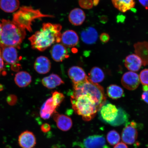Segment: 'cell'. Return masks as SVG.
Instances as JSON below:
<instances>
[{
    "label": "cell",
    "instance_id": "cell-1",
    "mask_svg": "<svg viewBox=\"0 0 148 148\" xmlns=\"http://www.w3.org/2000/svg\"><path fill=\"white\" fill-rule=\"evenodd\" d=\"M62 29L60 24L43 23L41 29L29 38L32 49L44 51L53 44L59 43L61 42Z\"/></svg>",
    "mask_w": 148,
    "mask_h": 148
},
{
    "label": "cell",
    "instance_id": "cell-2",
    "mask_svg": "<svg viewBox=\"0 0 148 148\" xmlns=\"http://www.w3.org/2000/svg\"><path fill=\"white\" fill-rule=\"evenodd\" d=\"M71 100L75 112L82 116L85 121L92 120L100 108L97 101L89 94L73 92Z\"/></svg>",
    "mask_w": 148,
    "mask_h": 148
},
{
    "label": "cell",
    "instance_id": "cell-3",
    "mask_svg": "<svg viewBox=\"0 0 148 148\" xmlns=\"http://www.w3.org/2000/svg\"><path fill=\"white\" fill-rule=\"evenodd\" d=\"M1 22L0 48L12 46L20 49L21 44L26 35L25 29L10 20L3 19Z\"/></svg>",
    "mask_w": 148,
    "mask_h": 148
},
{
    "label": "cell",
    "instance_id": "cell-4",
    "mask_svg": "<svg viewBox=\"0 0 148 148\" xmlns=\"http://www.w3.org/2000/svg\"><path fill=\"white\" fill-rule=\"evenodd\" d=\"M50 15L44 14L38 9L31 6H23L14 14L12 21L22 28L32 31V23L37 19L44 17H53Z\"/></svg>",
    "mask_w": 148,
    "mask_h": 148
},
{
    "label": "cell",
    "instance_id": "cell-5",
    "mask_svg": "<svg viewBox=\"0 0 148 148\" xmlns=\"http://www.w3.org/2000/svg\"><path fill=\"white\" fill-rule=\"evenodd\" d=\"M73 92L90 94L97 101L100 108L106 102L103 88L97 83L92 82L88 78L82 82L73 84Z\"/></svg>",
    "mask_w": 148,
    "mask_h": 148
},
{
    "label": "cell",
    "instance_id": "cell-6",
    "mask_svg": "<svg viewBox=\"0 0 148 148\" xmlns=\"http://www.w3.org/2000/svg\"><path fill=\"white\" fill-rule=\"evenodd\" d=\"M118 108L115 105L106 102L98 112L99 118L105 123L110 124L116 119L118 114Z\"/></svg>",
    "mask_w": 148,
    "mask_h": 148
},
{
    "label": "cell",
    "instance_id": "cell-7",
    "mask_svg": "<svg viewBox=\"0 0 148 148\" xmlns=\"http://www.w3.org/2000/svg\"><path fill=\"white\" fill-rule=\"evenodd\" d=\"M137 128V123L134 121L127 123L126 125L122 131V140L125 144L132 145L137 138L138 132Z\"/></svg>",
    "mask_w": 148,
    "mask_h": 148
},
{
    "label": "cell",
    "instance_id": "cell-8",
    "mask_svg": "<svg viewBox=\"0 0 148 148\" xmlns=\"http://www.w3.org/2000/svg\"><path fill=\"white\" fill-rule=\"evenodd\" d=\"M81 148H110L104 136L101 135L90 136L79 143Z\"/></svg>",
    "mask_w": 148,
    "mask_h": 148
},
{
    "label": "cell",
    "instance_id": "cell-9",
    "mask_svg": "<svg viewBox=\"0 0 148 148\" xmlns=\"http://www.w3.org/2000/svg\"><path fill=\"white\" fill-rule=\"evenodd\" d=\"M121 82L123 86L127 89L134 90L137 88L139 85V77L134 72H127L124 74Z\"/></svg>",
    "mask_w": 148,
    "mask_h": 148
},
{
    "label": "cell",
    "instance_id": "cell-10",
    "mask_svg": "<svg viewBox=\"0 0 148 148\" xmlns=\"http://www.w3.org/2000/svg\"><path fill=\"white\" fill-rule=\"evenodd\" d=\"M68 73L73 84L82 82L88 78L84 70L79 66H72L68 70Z\"/></svg>",
    "mask_w": 148,
    "mask_h": 148
},
{
    "label": "cell",
    "instance_id": "cell-11",
    "mask_svg": "<svg viewBox=\"0 0 148 148\" xmlns=\"http://www.w3.org/2000/svg\"><path fill=\"white\" fill-rule=\"evenodd\" d=\"M18 143L22 148H33L36 144V140L33 133L28 131L22 132L18 136Z\"/></svg>",
    "mask_w": 148,
    "mask_h": 148
},
{
    "label": "cell",
    "instance_id": "cell-12",
    "mask_svg": "<svg viewBox=\"0 0 148 148\" xmlns=\"http://www.w3.org/2000/svg\"><path fill=\"white\" fill-rule=\"evenodd\" d=\"M51 53L52 58L56 62H62L69 57L67 49L62 44H55L51 48Z\"/></svg>",
    "mask_w": 148,
    "mask_h": 148
},
{
    "label": "cell",
    "instance_id": "cell-13",
    "mask_svg": "<svg viewBox=\"0 0 148 148\" xmlns=\"http://www.w3.org/2000/svg\"><path fill=\"white\" fill-rule=\"evenodd\" d=\"M79 41L78 35L73 30L66 31L61 35V42L66 47H74L77 45Z\"/></svg>",
    "mask_w": 148,
    "mask_h": 148
},
{
    "label": "cell",
    "instance_id": "cell-14",
    "mask_svg": "<svg viewBox=\"0 0 148 148\" xmlns=\"http://www.w3.org/2000/svg\"><path fill=\"white\" fill-rule=\"evenodd\" d=\"M1 52L3 61L6 63L14 64L18 60V55L16 48L12 46H7L1 48Z\"/></svg>",
    "mask_w": 148,
    "mask_h": 148
},
{
    "label": "cell",
    "instance_id": "cell-15",
    "mask_svg": "<svg viewBox=\"0 0 148 148\" xmlns=\"http://www.w3.org/2000/svg\"><path fill=\"white\" fill-rule=\"evenodd\" d=\"M53 119L56 122L57 127L62 131L69 130L73 126V121L71 118L64 114L57 113L56 112L53 114Z\"/></svg>",
    "mask_w": 148,
    "mask_h": 148
},
{
    "label": "cell",
    "instance_id": "cell-16",
    "mask_svg": "<svg viewBox=\"0 0 148 148\" xmlns=\"http://www.w3.org/2000/svg\"><path fill=\"white\" fill-rule=\"evenodd\" d=\"M34 66L37 73L40 74H45L50 70L51 62L47 57L40 56L36 59Z\"/></svg>",
    "mask_w": 148,
    "mask_h": 148
},
{
    "label": "cell",
    "instance_id": "cell-17",
    "mask_svg": "<svg viewBox=\"0 0 148 148\" xmlns=\"http://www.w3.org/2000/svg\"><path fill=\"white\" fill-rule=\"evenodd\" d=\"M134 47L136 54L141 59L143 65H148V42H138Z\"/></svg>",
    "mask_w": 148,
    "mask_h": 148
},
{
    "label": "cell",
    "instance_id": "cell-18",
    "mask_svg": "<svg viewBox=\"0 0 148 148\" xmlns=\"http://www.w3.org/2000/svg\"><path fill=\"white\" fill-rule=\"evenodd\" d=\"M125 66L131 71H138L142 64L141 59L136 54L130 55L126 57L125 61Z\"/></svg>",
    "mask_w": 148,
    "mask_h": 148
},
{
    "label": "cell",
    "instance_id": "cell-19",
    "mask_svg": "<svg viewBox=\"0 0 148 148\" xmlns=\"http://www.w3.org/2000/svg\"><path fill=\"white\" fill-rule=\"evenodd\" d=\"M86 14L82 9L76 8L72 10L69 15V20L72 25L75 26L82 25L86 19Z\"/></svg>",
    "mask_w": 148,
    "mask_h": 148
},
{
    "label": "cell",
    "instance_id": "cell-20",
    "mask_svg": "<svg viewBox=\"0 0 148 148\" xmlns=\"http://www.w3.org/2000/svg\"><path fill=\"white\" fill-rule=\"evenodd\" d=\"M42 83L46 88L53 89L64 83V81L58 75L55 74L51 75L42 79Z\"/></svg>",
    "mask_w": 148,
    "mask_h": 148
},
{
    "label": "cell",
    "instance_id": "cell-21",
    "mask_svg": "<svg viewBox=\"0 0 148 148\" xmlns=\"http://www.w3.org/2000/svg\"><path fill=\"white\" fill-rule=\"evenodd\" d=\"M81 36L82 41L85 43L91 44L97 41L98 33L94 28L89 27L81 32Z\"/></svg>",
    "mask_w": 148,
    "mask_h": 148
},
{
    "label": "cell",
    "instance_id": "cell-22",
    "mask_svg": "<svg viewBox=\"0 0 148 148\" xmlns=\"http://www.w3.org/2000/svg\"><path fill=\"white\" fill-rule=\"evenodd\" d=\"M111 1L116 8L123 13L134 8L136 5L135 0H111Z\"/></svg>",
    "mask_w": 148,
    "mask_h": 148
},
{
    "label": "cell",
    "instance_id": "cell-23",
    "mask_svg": "<svg viewBox=\"0 0 148 148\" xmlns=\"http://www.w3.org/2000/svg\"><path fill=\"white\" fill-rule=\"evenodd\" d=\"M56 109L53 104L52 98H50L42 105L40 110V116L42 119H49L52 114L56 112Z\"/></svg>",
    "mask_w": 148,
    "mask_h": 148
},
{
    "label": "cell",
    "instance_id": "cell-24",
    "mask_svg": "<svg viewBox=\"0 0 148 148\" xmlns=\"http://www.w3.org/2000/svg\"><path fill=\"white\" fill-rule=\"evenodd\" d=\"M31 75L27 72L21 71L16 73L14 77V81L20 88H24L28 86L32 82Z\"/></svg>",
    "mask_w": 148,
    "mask_h": 148
},
{
    "label": "cell",
    "instance_id": "cell-25",
    "mask_svg": "<svg viewBox=\"0 0 148 148\" xmlns=\"http://www.w3.org/2000/svg\"><path fill=\"white\" fill-rule=\"evenodd\" d=\"M19 5L18 0H0V8L7 12H12L18 10Z\"/></svg>",
    "mask_w": 148,
    "mask_h": 148
},
{
    "label": "cell",
    "instance_id": "cell-26",
    "mask_svg": "<svg viewBox=\"0 0 148 148\" xmlns=\"http://www.w3.org/2000/svg\"><path fill=\"white\" fill-rule=\"evenodd\" d=\"M89 79L92 82L97 83L102 82L104 79L105 75L103 70L99 67L92 68L88 74Z\"/></svg>",
    "mask_w": 148,
    "mask_h": 148
},
{
    "label": "cell",
    "instance_id": "cell-27",
    "mask_svg": "<svg viewBox=\"0 0 148 148\" xmlns=\"http://www.w3.org/2000/svg\"><path fill=\"white\" fill-rule=\"evenodd\" d=\"M118 114L115 120L110 124L112 126H119L123 123H126L128 121L129 116L125 111L121 108H118Z\"/></svg>",
    "mask_w": 148,
    "mask_h": 148
},
{
    "label": "cell",
    "instance_id": "cell-28",
    "mask_svg": "<svg viewBox=\"0 0 148 148\" xmlns=\"http://www.w3.org/2000/svg\"><path fill=\"white\" fill-rule=\"evenodd\" d=\"M107 94L108 97L113 99H117L123 97V90L116 85H111L107 88Z\"/></svg>",
    "mask_w": 148,
    "mask_h": 148
},
{
    "label": "cell",
    "instance_id": "cell-29",
    "mask_svg": "<svg viewBox=\"0 0 148 148\" xmlns=\"http://www.w3.org/2000/svg\"><path fill=\"white\" fill-rule=\"evenodd\" d=\"M107 140L110 145H114L119 143L120 136L117 131L112 130L110 131L107 134Z\"/></svg>",
    "mask_w": 148,
    "mask_h": 148
},
{
    "label": "cell",
    "instance_id": "cell-30",
    "mask_svg": "<svg viewBox=\"0 0 148 148\" xmlns=\"http://www.w3.org/2000/svg\"><path fill=\"white\" fill-rule=\"evenodd\" d=\"M52 99L53 104L56 108L60 106L61 103L64 99L63 94L58 91H55L53 92Z\"/></svg>",
    "mask_w": 148,
    "mask_h": 148
},
{
    "label": "cell",
    "instance_id": "cell-31",
    "mask_svg": "<svg viewBox=\"0 0 148 148\" xmlns=\"http://www.w3.org/2000/svg\"><path fill=\"white\" fill-rule=\"evenodd\" d=\"M139 79L143 86H148V69H144L140 72Z\"/></svg>",
    "mask_w": 148,
    "mask_h": 148
},
{
    "label": "cell",
    "instance_id": "cell-32",
    "mask_svg": "<svg viewBox=\"0 0 148 148\" xmlns=\"http://www.w3.org/2000/svg\"><path fill=\"white\" fill-rule=\"evenodd\" d=\"M79 3L81 8L86 9H91L93 6L92 0H79Z\"/></svg>",
    "mask_w": 148,
    "mask_h": 148
},
{
    "label": "cell",
    "instance_id": "cell-33",
    "mask_svg": "<svg viewBox=\"0 0 148 148\" xmlns=\"http://www.w3.org/2000/svg\"><path fill=\"white\" fill-rule=\"evenodd\" d=\"M100 40L103 43H107L110 40V36L108 33H101L99 36Z\"/></svg>",
    "mask_w": 148,
    "mask_h": 148
},
{
    "label": "cell",
    "instance_id": "cell-34",
    "mask_svg": "<svg viewBox=\"0 0 148 148\" xmlns=\"http://www.w3.org/2000/svg\"><path fill=\"white\" fill-rule=\"evenodd\" d=\"M51 126L49 124L45 123L42 124L41 127V130L42 132L46 133L51 130Z\"/></svg>",
    "mask_w": 148,
    "mask_h": 148
},
{
    "label": "cell",
    "instance_id": "cell-35",
    "mask_svg": "<svg viewBox=\"0 0 148 148\" xmlns=\"http://www.w3.org/2000/svg\"><path fill=\"white\" fill-rule=\"evenodd\" d=\"M2 56L1 49L0 48V73L3 71L4 67V62Z\"/></svg>",
    "mask_w": 148,
    "mask_h": 148
},
{
    "label": "cell",
    "instance_id": "cell-36",
    "mask_svg": "<svg viewBox=\"0 0 148 148\" xmlns=\"http://www.w3.org/2000/svg\"><path fill=\"white\" fill-rule=\"evenodd\" d=\"M142 6L147 10L148 9V0H138Z\"/></svg>",
    "mask_w": 148,
    "mask_h": 148
},
{
    "label": "cell",
    "instance_id": "cell-37",
    "mask_svg": "<svg viewBox=\"0 0 148 148\" xmlns=\"http://www.w3.org/2000/svg\"><path fill=\"white\" fill-rule=\"evenodd\" d=\"M142 98L144 101L148 103V90L143 92L142 94Z\"/></svg>",
    "mask_w": 148,
    "mask_h": 148
},
{
    "label": "cell",
    "instance_id": "cell-38",
    "mask_svg": "<svg viewBox=\"0 0 148 148\" xmlns=\"http://www.w3.org/2000/svg\"><path fill=\"white\" fill-rule=\"evenodd\" d=\"M114 148H128V147L125 143L120 142L116 144Z\"/></svg>",
    "mask_w": 148,
    "mask_h": 148
},
{
    "label": "cell",
    "instance_id": "cell-39",
    "mask_svg": "<svg viewBox=\"0 0 148 148\" xmlns=\"http://www.w3.org/2000/svg\"><path fill=\"white\" fill-rule=\"evenodd\" d=\"M100 1V0H93V5L96 6V5H98V4H99Z\"/></svg>",
    "mask_w": 148,
    "mask_h": 148
},
{
    "label": "cell",
    "instance_id": "cell-40",
    "mask_svg": "<svg viewBox=\"0 0 148 148\" xmlns=\"http://www.w3.org/2000/svg\"><path fill=\"white\" fill-rule=\"evenodd\" d=\"M143 89L144 92L147 91L148 90V86H143Z\"/></svg>",
    "mask_w": 148,
    "mask_h": 148
},
{
    "label": "cell",
    "instance_id": "cell-41",
    "mask_svg": "<svg viewBox=\"0 0 148 148\" xmlns=\"http://www.w3.org/2000/svg\"><path fill=\"white\" fill-rule=\"evenodd\" d=\"M2 31L1 23H0V34H1Z\"/></svg>",
    "mask_w": 148,
    "mask_h": 148
},
{
    "label": "cell",
    "instance_id": "cell-42",
    "mask_svg": "<svg viewBox=\"0 0 148 148\" xmlns=\"http://www.w3.org/2000/svg\"><path fill=\"white\" fill-rule=\"evenodd\" d=\"M147 148H148V145Z\"/></svg>",
    "mask_w": 148,
    "mask_h": 148
}]
</instances>
